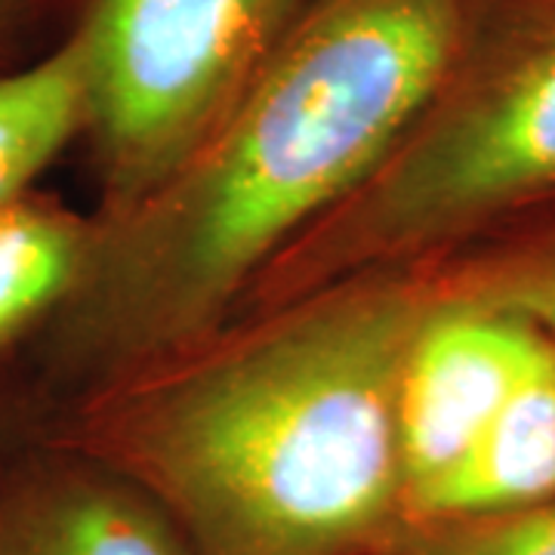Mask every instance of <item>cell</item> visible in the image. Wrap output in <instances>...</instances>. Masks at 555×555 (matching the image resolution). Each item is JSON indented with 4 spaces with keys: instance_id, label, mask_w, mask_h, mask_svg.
Masks as SVG:
<instances>
[{
    "instance_id": "7a4b0ae2",
    "label": "cell",
    "mask_w": 555,
    "mask_h": 555,
    "mask_svg": "<svg viewBox=\"0 0 555 555\" xmlns=\"http://www.w3.org/2000/svg\"><path fill=\"white\" fill-rule=\"evenodd\" d=\"M423 269L349 278L40 414L16 441L96 460L195 555H379L404 525L398 389Z\"/></svg>"
},
{
    "instance_id": "5b68a950",
    "label": "cell",
    "mask_w": 555,
    "mask_h": 555,
    "mask_svg": "<svg viewBox=\"0 0 555 555\" xmlns=\"http://www.w3.org/2000/svg\"><path fill=\"white\" fill-rule=\"evenodd\" d=\"M546 337L491 306L438 299L416 331L398 389L408 509L476 451Z\"/></svg>"
},
{
    "instance_id": "277c9868",
    "label": "cell",
    "mask_w": 555,
    "mask_h": 555,
    "mask_svg": "<svg viewBox=\"0 0 555 555\" xmlns=\"http://www.w3.org/2000/svg\"><path fill=\"white\" fill-rule=\"evenodd\" d=\"M312 0H78L96 217L142 201L232 112Z\"/></svg>"
},
{
    "instance_id": "8fae6325",
    "label": "cell",
    "mask_w": 555,
    "mask_h": 555,
    "mask_svg": "<svg viewBox=\"0 0 555 555\" xmlns=\"http://www.w3.org/2000/svg\"><path fill=\"white\" fill-rule=\"evenodd\" d=\"M379 555H555V500L506 513L411 521Z\"/></svg>"
},
{
    "instance_id": "4fadbf2b",
    "label": "cell",
    "mask_w": 555,
    "mask_h": 555,
    "mask_svg": "<svg viewBox=\"0 0 555 555\" xmlns=\"http://www.w3.org/2000/svg\"><path fill=\"white\" fill-rule=\"evenodd\" d=\"M13 441V420H10V404L3 396V386H0V451Z\"/></svg>"
},
{
    "instance_id": "3957f363",
    "label": "cell",
    "mask_w": 555,
    "mask_h": 555,
    "mask_svg": "<svg viewBox=\"0 0 555 555\" xmlns=\"http://www.w3.org/2000/svg\"><path fill=\"white\" fill-rule=\"evenodd\" d=\"M555 201V0H469L451 65L374 173L232 318L423 266Z\"/></svg>"
},
{
    "instance_id": "30bf717a",
    "label": "cell",
    "mask_w": 555,
    "mask_h": 555,
    "mask_svg": "<svg viewBox=\"0 0 555 555\" xmlns=\"http://www.w3.org/2000/svg\"><path fill=\"white\" fill-rule=\"evenodd\" d=\"M416 269L438 299L509 312L555 343V201Z\"/></svg>"
},
{
    "instance_id": "7c38bea8",
    "label": "cell",
    "mask_w": 555,
    "mask_h": 555,
    "mask_svg": "<svg viewBox=\"0 0 555 555\" xmlns=\"http://www.w3.org/2000/svg\"><path fill=\"white\" fill-rule=\"evenodd\" d=\"M78 0H0V68L35 60L68 31Z\"/></svg>"
},
{
    "instance_id": "ba28073f",
    "label": "cell",
    "mask_w": 555,
    "mask_h": 555,
    "mask_svg": "<svg viewBox=\"0 0 555 555\" xmlns=\"http://www.w3.org/2000/svg\"><path fill=\"white\" fill-rule=\"evenodd\" d=\"M93 244V217L56 195L0 204V367L43 334L75 294Z\"/></svg>"
},
{
    "instance_id": "52a82bcc",
    "label": "cell",
    "mask_w": 555,
    "mask_h": 555,
    "mask_svg": "<svg viewBox=\"0 0 555 555\" xmlns=\"http://www.w3.org/2000/svg\"><path fill=\"white\" fill-rule=\"evenodd\" d=\"M546 500H555V343L550 337L476 451L420 500L411 521L506 513Z\"/></svg>"
},
{
    "instance_id": "6da1fadb",
    "label": "cell",
    "mask_w": 555,
    "mask_h": 555,
    "mask_svg": "<svg viewBox=\"0 0 555 555\" xmlns=\"http://www.w3.org/2000/svg\"><path fill=\"white\" fill-rule=\"evenodd\" d=\"M469 0H312L232 112L158 185L93 217L75 294L0 367L13 433L210 337L356 192L444 78Z\"/></svg>"
},
{
    "instance_id": "8992f818",
    "label": "cell",
    "mask_w": 555,
    "mask_h": 555,
    "mask_svg": "<svg viewBox=\"0 0 555 555\" xmlns=\"http://www.w3.org/2000/svg\"><path fill=\"white\" fill-rule=\"evenodd\" d=\"M0 555H195L160 506L90 456L43 441L0 451Z\"/></svg>"
},
{
    "instance_id": "9c48e42d",
    "label": "cell",
    "mask_w": 555,
    "mask_h": 555,
    "mask_svg": "<svg viewBox=\"0 0 555 555\" xmlns=\"http://www.w3.org/2000/svg\"><path fill=\"white\" fill-rule=\"evenodd\" d=\"M87 120V72L72 31L35 60L0 68V204L38 192L43 173L83 142Z\"/></svg>"
}]
</instances>
